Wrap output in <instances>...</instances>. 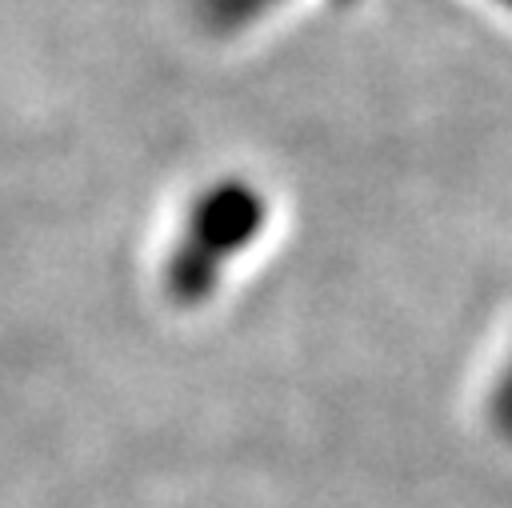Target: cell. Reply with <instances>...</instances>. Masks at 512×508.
Instances as JSON below:
<instances>
[{"mask_svg":"<svg viewBox=\"0 0 512 508\" xmlns=\"http://www.w3.org/2000/svg\"><path fill=\"white\" fill-rule=\"evenodd\" d=\"M232 192L216 200V208L204 212V228L196 236L184 240L180 256L172 260V288L184 296V300H196L204 296V288L212 284V272L224 256L236 252V244H244V236L260 224V212L252 216V204H240L232 208Z\"/></svg>","mask_w":512,"mask_h":508,"instance_id":"1","label":"cell"}]
</instances>
